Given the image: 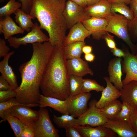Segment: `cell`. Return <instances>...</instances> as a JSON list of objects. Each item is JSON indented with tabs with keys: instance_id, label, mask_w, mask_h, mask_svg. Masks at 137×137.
<instances>
[{
	"instance_id": "cell-1",
	"label": "cell",
	"mask_w": 137,
	"mask_h": 137,
	"mask_svg": "<svg viewBox=\"0 0 137 137\" xmlns=\"http://www.w3.org/2000/svg\"><path fill=\"white\" fill-rule=\"evenodd\" d=\"M32 44V56L19 67L21 82L15 90V98L18 101L30 107L39 105L41 81L55 46L49 41Z\"/></svg>"
},
{
	"instance_id": "cell-38",
	"label": "cell",
	"mask_w": 137,
	"mask_h": 137,
	"mask_svg": "<svg viewBox=\"0 0 137 137\" xmlns=\"http://www.w3.org/2000/svg\"><path fill=\"white\" fill-rule=\"evenodd\" d=\"M6 0H0V3L4 2ZM22 4L21 9L25 13L29 14L32 5L33 0H18Z\"/></svg>"
},
{
	"instance_id": "cell-6",
	"label": "cell",
	"mask_w": 137,
	"mask_h": 137,
	"mask_svg": "<svg viewBox=\"0 0 137 137\" xmlns=\"http://www.w3.org/2000/svg\"><path fill=\"white\" fill-rule=\"evenodd\" d=\"M37 23H34L31 31L23 37L18 38L11 36L7 40L9 45L14 48H18L22 45H26L28 43H42L49 41V38L41 30Z\"/></svg>"
},
{
	"instance_id": "cell-31",
	"label": "cell",
	"mask_w": 137,
	"mask_h": 137,
	"mask_svg": "<svg viewBox=\"0 0 137 137\" xmlns=\"http://www.w3.org/2000/svg\"><path fill=\"white\" fill-rule=\"evenodd\" d=\"M111 11V12L119 13L130 21L133 20L134 19L132 11L127 5L124 3H112Z\"/></svg>"
},
{
	"instance_id": "cell-14",
	"label": "cell",
	"mask_w": 137,
	"mask_h": 137,
	"mask_svg": "<svg viewBox=\"0 0 137 137\" xmlns=\"http://www.w3.org/2000/svg\"><path fill=\"white\" fill-rule=\"evenodd\" d=\"M67 68L69 75L83 77L87 74L93 76L94 73L88 63L80 57L67 59Z\"/></svg>"
},
{
	"instance_id": "cell-5",
	"label": "cell",
	"mask_w": 137,
	"mask_h": 137,
	"mask_svg": "<svg viewBox=\"0 0 137 137\" xmlns=\"http://www.w3.org/2000/svg\"><path fill=\"white\" fill-rule=\"evenodd\" d=\"M39 116L35 124L34 137H59V130L54 126L50 119L48 111L40 108Z\"/></svg>"
},
{
	"instance_id": "cell-48",
	"label": "cell",
	"mask_w": 137,
	"mask_h": 137,
	"mask_svg": "<svg viewBox=\"0 0 137 137\" xmlns=\"http://www.w3.org/2000/svg\"><path fill=\"white\" fill-rule=\"evenodd\" d=\"M74 2L79 5L85 7L87 6L86 2L85 0H67Z\"/></svg>"
},
{
	"instance_id": "cell-24",
	"label": "cell",
	"mask_w": 137,
	"mask_h": 137,
	"mask_svg": "<svg viewBox=\"0 0 137 137\" xmlns=\"http://www.w3.org/2000/svg\"><path fill=\"white\" fill-rule=\"evenodd\" d=\"M16 22L24 31L29 32L33 26L32 19L34 18L30 14L25 13L21 9H18L14 13Z\"/></svg>"
},
{
	"instance_id": "cell-17",
	"label": "cell",
	"mask_w": 137,
	"mask_h": 137,
	"mask_svg": "<svg viewBox=\"0 0 137 137\" xmlns=\"http://www.w3.org/2000/svg\"><path fill=\"white\" fill-rule=\"evenodd\" d=\"M63 43L64 46L70 43L76 42H84L85 39L91 35V33L84 26L81 22L74 25L70 29Z\"/></svg>"
},
{
	"instance_id": "cell-33",
	"label": "cell",
	"mask_w": 137,
	"mask_h": 137,
	"mask_svg": "<svg viewBox=\"0 0 137 137\" xmlns=\"http://www.w3.org/2000/svg\"><path fill=\"white\" fill-rule=\"evenodd\" d=\"M105 88L99 84L95 80L89 79H83L81 93L90 92L94 90L96 92L102 91Z\"/></svg>"
},
{
	"instance_id": "cell-21",
	"label": "cell",
	"mask_w": 137,
	"mask_h": 137,
	"mask_svg": "<svg viewBox=\"0 0 137 137\" xmlns=\"http://www.w3.org/2000/svg\"><path fill=\"white\" fill-rule=\"evenodd\" d=\"M111 3L108 0H100L95 4L85 7L91 17L105 18L111 13Z\"/></svg>"
},
{
	"instance_id": "cell-49",
	"label": "cell",
	"mask_w": 137,
	"mask_h": 137,
	"mask_svg": "<svg viewBox=\"0 0 137 137\" xmlns=\"http://www.w3.org/2000/svg\"><path fill=\"white\" fill-rule=\"evenodd\" d=\"M111 3H123L127 5L129 4L131 0H108Z\"/></svg>"
},
{
	"instance_id": "cell-20",
	"label": "cell",
	"mask_w": 137,
	"mask_h": 137,
	"mask_svg": "<svg viewBox=\"0 0 137 137\" xmlns=\"http://www.w3.org/2000/svg\"><path fill=\"white\" fill-rule=\"evenodd\" d=\"M24 31L17 25L10 15L0 19V33H3L4 39L7 40L14 35L23 34Z\"/></svg>"
},
{
	"instance_id": "cell-27",
	"label": "cell",
	"mask_w": 137,
	"mask_h": 137,
	"mask_svg": "<svg viewBox=\"0 0 137 137\" xmlns=\"http://www.w3.org/2000/svg\"><path fill=\"white\" fill-rule=\"evenodd\" d=\"M5 120H7L10 124L16 137H21L23 129L25 124L17 117L13 115L8 109L4 113Z\"/></svg>"
},
{
	"instance_id": "cell-10",
	"label": "cell",
	"mask_w": 137,
	"mask_h": 137,
	"mask_svg": "<svg viewBox=\"0 0 137 137\" xmlns=\"http://www.w3.org/2000/svg\"><path fill=\"white\" fill-rule=\"evenodd\" d=\"M124 50L125 56L122 62V70L126 76L122 80L123 86L132 81H137V56L127 49Z\"/></svg>"
},
{
	"instance_id": "cell-23",
	"label": "cell",
	"mask_w": 137,
	"mask_h": 137,
	"mask_svg": "<svg viewBox=\"0 0 137 137\" xmlns=\"http://www.w3.org/2000/svg\"><path fill=\"white\" fill-rule=\"evenodd\" d=\"M121 98L135 108H137V81H132L123 86Z\"/></svg>"
},
{
	"instance_id": "cell-8",
	"label": "cell",
	"mask_w": 137,
	"mask_h": 137,
	"mask_svg": "<svg viewBox=\"0 0 137 137\" xmlns=\"http://www.w3.org/2000/svg\"><path fill=\"white\" fill-rule=\"evenodd\" d=\"M63 14L68 29H70L77 23L91 17L85 8L72 1L66 2Z\"/></svg>"
},
{
	"instance_id": "cell-18",
	"label": "cell",
	"mask_w": 137,
	"mask_h": 137,
	"mask_svg": "<svg viewBox=\"0 0 137 137\" xmlns=\"http://www.w3.org/2000/svg\"><path fill=\"white\" fill-rule=\"evenodd\" d=\"M102 126L110 128L121 137H137L128 124L117 119L109 120Z\"/></svg>"
},
{
	"instance_id": "cell-34",
	"label": "cell",
	"mask_w": 137,
	"mask_h": 137,
	"mask_svg": "<svg viewBox=\"0 0 137 137\" xmlns=\"http://www.w3.org/2000/svg\"><path fill=\"white\" fill-rule=\"evenodd\" d=\"M20 105H24L29 107L27 105L23 104L20 103L16 99L15 97L12 98L6 101L0 102V117L3 121H5V119L4 115V111L12 107Z\"/></svg>"
},
{
	"instance_id": "cell-50",
	"label": "cell",
	"mask_w": 137,
	"mask_h": 137,
	"mask_svg": "<svg viewBox=\"0 0 137 137\" xmlns=\"http://www.w3.org/2000/svg\"><path fill=\"white\" fill-rule=\"evenodd\" d=\"M87 6H92L97 3L100 0H85Z\"/></svg>"
},
{
	"instance_id": "cell-41",
	"label": "cell",
	"mask_w": 137,
	"mask_h": 137,
	"mask_svg": "<svg viewBox=\"0 0 137 137\" xmlns=\"http://www.w3.org/2000/svg\"><path fill=\"white\" fill-rule=\"evenodd\" d=\"M10 49L6 44L4 39L0 38V58L4 57L9 53Z\"/></svg>"
},
{
	"instance_id": "cell-7",
	"label": "cell",
	"mask_w": 137,
	"mask_h": 137,
	"mask_svg": "<svg viewBox=\"0 0 137 137\" xmlns=\"http://www.w3.org/2000/svg\"><path fill=\"white\" fill-rule=\"evenodd\" d=\"M95 99L89 103V107L83 114L78 117L80 125H88L92 127L102 126L109 120L101 113L100 108H97Z\"/></svg>"
},
{
	"instance_id": "cell-19",
	"label": "cell",
	"mask_w": 137,
	"mask_h": 137,
	"mask_svg": "<svg viewBox=\"0 0 137 137\" xmlns=\"http://www.w3.org/2000/svg\"><path fill=\"white\" fill-rule=\"evenodd\" d=\"M14 53L13 51L9 52L4 57L0 62V72L2 75L8 82L12 89L15 90L19 87L16 76L12 68L8 64L10 57Z\"/></svg>"
},
{
	"instance_id": "cell-4",
	"label": "cell",
	"mask_w": 137,
	"mask_h": 137,
	"mask_svg": "<svg viewBox=\"0 0 137 137\" xmlns=\"http://www.w3.org/2000/svg\"><path fill=\"white\" fill-rule=\"evenodd\" d=\"M108 20L106 31L112 33L124 41L130 49L131 53L135 55L136 46L132 42L129 32L130 21L122 15L111 12L106 16Z\"/></svg>"
},
{
	"instance_id": "cell-11",
	"label": "cell",
	"mask_w": 137,
	"mask_h": 137,
	"mask_svg": "<svg viewBox=\"0 0 137 137\" xmlns=\"http://www.w3.org/2000/svg\"><path fill=\"white\" fill-rule=\"evenodd\" d=\"M81 22L91 32L93 38L99 40L106 32L108 20L106 18L91 17Z\"/></svg>"
},
{
	"instance_id": "cell-43",
	"label": "cell",
	"mask_w": 137,
	"mask_h": 137,
	"mask_svg": "<svg viewBox=\"0 0 137 137\" xmlns=\"http://www.w3.org/2000/svg\"><path fill=\"white\" fill-rule=\"evenodd\" d=\"M128 124L134 132L137 134V110L131 121Z\"/></svg>"
},
{
	"instance_id": "cell-12",
	"label": "cell",
	"mask_w": 137,
	"mask_h": 137,
	"mask_svg": "<svg viewBox=\"0 0 137 137\" xmlns=\"http://www.w3.org/2000/svg\"><path fill=\"white\" fill-rule=\"evenodd\" d=\"M8 110L12 115L25 125L34 124L39 118L38 111L33 110L30 107L24 105L14 106Z\"/></svg>"
},
{
	"instance_id": "cell-46",
	"label": "cell",
	"mask_w": 137,
	"mask_h": 137,
	"mask_svg": "<svg viewBox=\"0 0 137 137\" xmlns=\"http://www.w3.org/2000/svg\"><path fill=\"white\" fill-rule=\"evenodd\" d=\"M95 57V56L92 53L85 54L84 56L85 60L87 61L90 62H93L94 61Z\"/></svg>"
},
{
	"instance_id": "cell-3",
	"label": "cell",
	"mask_w": 137,
	"mask_h": 137,
	"mask_svg": "<svg viewBox=\"0 0 137 137\" xmlns=\"http://www.w3.org/2000/svg\"><path fill=\"white\" fill-rule=\"evenodd\" d=\"M64 47L63 44L55 46L40 85L44 96L63 100L70 94L67 59L64 55Z\"/></svg>"
},
{
	"instance_id": "cell-45",
	"label": "cell",
	"mask_w": 137,
	"mask_h": 137,
	"mask_svg": "<svg viewBox=\"0 0 137 137\" xmlns=\"http://www.w3.org/2000/svg\"><path fill=\"white\" fill-rule=\"evenodd\" d=\"M130 5V8L133 13L134 19H137V0H131Z\"/></svg>"
},
{
	"instance_id": "cell-28",
	"label": "cell",
	"mask_w": 137,
	"mask_h": 137,
	"mask_svg": "<svg viewBox=\"0 0 137 137\" xmlns=\"http://www.w3.org/2000/svg\"><path fill=\"white\" fill-rule=\"evenodd\" d=\"M75 118L68 114H62L60 117L54 115L53 121L58 127L65 129L68 127L80 125L79 120Z\"/></svg>"
},
{
	"instance_id": "cell-51",
	"label": "cell",
	"mask_w": 137,
	"mask_h": 137,
	"mask_svg": "<svg viewBox=\"0 0 137 137\" xmlns=\"http://www.w3.org/2000/svg\"><path fill=\"white\" fill-rule=\"evenodd\" d=\"M136 45V52L135 54V55L137 56V44Z\"/></svg>"
},
{
	"instance_id": "cell-25",
	"label": "cell",
	"mask_w": 137,
	"mask_h": 137,
	"mask_svg": "<svg viewBox=\"0 0 137 137\" xmlns=\"http://www.w3.org/2000/svg\"><path fill=\"white\" fill-rule=\"evenodd\" d=\"M85 45V42H76L64 46V54L66 59L80 57L83 53L82 48Z\"/></svg>"
},
{
	"instance_id": "cell-42",
	"label": "cell",
	"mask_w": 137,
	"mask_h": 137,
	"mask_svg": "<svg viewBox=\"0 0 137 137\" xmlns=\"http://www.w3.org/2000/svg\"><path fill=\"white\" fill-rule=\"evenodd\" d=\"M10 89H12L8 82L2 75L0 77V91Z\"/></svg>"
},
{
	"instance_id": "cell-37",
	"label": "cell",
	"mask_w": 137,
	"mask_h": 137,
	"mask_svg": "<svg viewBox=\"0 0 137 137\" xmlns=\"http://www.w3.org/2000/svg\"><path fill=\"white\" fill-rule=\"evenodd\" d=\"M102 38L105 40L110 49L115 48L116 47L114 36L109 34L108 32H106L103 35Z\"/></svg>"
},
{
	"instance_id": "cell-35",
	"label": "cell",
	"mask_w": 137,
	"mask_h": 137,
	"mask_svg": "<svg viewBox=\"0 0 137 137\" xmlns=\"http://www.w3.org/2000/svg\"><path fill=\"white\" fill-rule=\"evenodd\" d=\"M16 95L15 90L13 89L0 91V102L15 97Z\"/></svg>"
},
{
	"instance_id": "cell-29",
	"label": "cell",
	"mask_w": 137,
	"mask_h": 137,
	"mask_svg": "<svg viewBox=\"0 0 137 137\" xmlns=\"http://www.w3.org/2000/svg\"><path fill=\"white\" fill-rule=\"evenodd\" d=\"M137 110L128 102L122 101L121 109L116 119L127 123H130L135 115Z\"/></svg>"
},
{
	"instance_id": "cell-22",
	"label": "cell",
	"mask_w": 137,
	"mask_h": 137,
	"mask_svg": "<svg viewBox=\"0 0 137 137\" xmlns=\"http://www.w3.org/2000/svg\"><path fill=\"white\" fill-rule=\"evenodd\" d=\"M39 104V106L40 108L49 107L62 114H69L65 100H61L55 98L47 97L41 94Z\"/></svg>"
},
{
	"instance_id": "cell-13",
	"label": "cell",
	"mask_w": 137,
	"mask_h": 137,
	"mask_svg": "<svg viewBox=\"0 0 137 137\" xmlns=\"http://www.w3.org/2000/svg\"><path fill=\"white\" fill-rule=\"evenodd\" d=\"M107 86L102 91L101 96L96 104V107L102 108L120 97L121 92L110 81L109 78L104 77Z\"/></svg>"
},
{
	"instance_id": "cell-26",
	"label": "cell",
	"mask_w": 137,
	"mask_h": 137,
	"mask_svg": "<svg viewBox=\"0 0 137 137\" xmlns=\"http://www.w3.org/2000/svg\"><path fill=\"white\" fill-rule=\"evenodd\" d=\"M122 106V103L116 99L100 109L101 113L106 118L109 120H113L116 119Z\"/></svg>"
},
{
	"instance_id": "cell-9",
	"label": "cell",
	"mask_w": 137,
	"mask_h": 137,
	"mask_svg": "<svg viewBox=\"0 0 137 137\" xmlns=\"http://www.w3.org/2000/svg\"><path fill=\"white\" fill-rule=\"evenodd\" d=\"M91 96L89 92L68 96L65 100L69 114L76 118L83 114L88 108V102Z\"/></svg>"
},
{
	"instance_id": "cell-47",
	"label": "cell",
	"mask_w": 137,
	"mask_h": 137,
	"mask_svg": "<svg viewBox=\"0 0 137 137\" xmlns=\"http://www.w3.org/2000/svg\"><path fill=\"white\" fill-rule=\"evenodd\" d=\"M92 51V46L90 45H85L83 47L82 51L84 54L91 53Z\"/></svg>"
},
{
	"instance_id": "cell-36",
	"label": "cell",
	"mask_w": 137,
	"mask_h": 137,
	"mask_svg": "<svg viewBox=\"0 0 137 137\" xmlns=\"http://www.w3.org/2000/svg\"><path fill=\"white\" fill-rule=\"evenodd\" d=\"M35 124L25 125L22 130L21 137H34Z\"/></svg>"
},
{
	"instance_id": "cell-16",
	"label": "cell",
	"mask_w": 137,
	"mask_h": 137,
	"mask_svg": "<svg viewBox=\"0 0 137 137\" xmlns=\"http://www.w3.org/2000/svg\"><path fill=\"white\" fill-rule=\"evenodd\" d=\"M75 127L79 131L83 137H113L116 134L112 130L102 126L93 127L88 125Z\"/></svg>"
},
{
	"instance_id": "cell-44",
	"label": "cell",
	"mask_w": 137,
	"mask_h": 137,
	"mask_svg": "<svg viewBox=\"0 0 137 137\" xmlns=\"http://www.w3.org/2000/svg\"><path fill=\"white\" fill-rule=\"evenodd\" d=\"M113 55L117 57L123 58L125 56L124 50H122L117 47L115 48L110 49Z\"/></svg>"
},
{
	"instance_id": "cell-32",
	"label": "cell",
	"mask_w": 137,
	"mask_h": 137,
	"mask_svg": "<svg viewBox=\"0 0 137 137\" xmlns=\"http://www.w3.org/2000/svg\"><path fill=\"white\" fill-rule=\"evenodd\" d=\"M22 7L21 3L16 0H9L4 6L0 8V19L14 14Z\"/></svg>"
},
{
	"instance_id": "cell-40",
	"label": "cell",
	"mask_w": 137,
	"mask_h": 137,
	"mask_svg": "<svg viewBox=\"0 0 137 137\" xmlns=\"http://www.w3.org/2000/svg\"><path fill=\"white\" fill-rule=\"evenodd\" d=\"M129 29L130 31L131 36L132 38L137 39V19L130 21Z\"/></svg>"
},
{
	"instance_id": "cell-39",
	"label": "cell",
	"mask_w": 137,
	"mask_h": 137,
	"mask_svg": "<svg viewBox=\"0 0 137 137\" xmlns=\"http://www.w3.org/2000/svg\"><path fill=\"white\" fill-rule=\"evenodd\" d=\"M67 137H83L79 131L75 126H70L65 128Z\"/></svg>"
},
{
	"instance_id": "cell-15",
	"label": "cell",
	"mask_w": 137,
	"mask_h": 137,
	"mask_svg": "<svg viewBox=\"0 0 137 137\" xmlns=\"http://www.w3.org/2000/svg\"><path fill=\"white\" fill-rule=\"evenodd\" d=\"M121 58L116 57L111 59L109 63L108 71L110 81L120 91L123 85L122 80L123 75Z\"/></svg>"
},
{
	"instance_id": "cell-30",
	"label": "cell",
	"mask_w": 137,
	"mask_h": 137,
	"mask_svg": "<svg viewBox=\"0 0 137 137\" xmlns=\"http://www.w3.org/2000/svg\"><path fill=\"white\" fill-rule=\"evenodd\" d=\"M83 79L82 77L74 75H69L70 94L72 96L81 93Z\"/></svg>"
},
{
	"instance_id": "cell-2",
	"label": "cell",
	"mask_w": 137,
	"mask_h": 137,
	"mask_svg": "<svg viewBox=\"0 0 137 137\" xmlns=\"http://www.w3.org/2000/svg\"><path fill=\"white\" fill-rule=\"evenodd\" d=\"M66 0H33L29 14L48 33L53 46L63 44L68 29L63 14Z\"/></svg>"
}]
</instances>
